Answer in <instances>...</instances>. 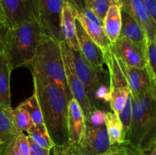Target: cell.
<instances>
[{
	"mask_svg": "<svg viewBox=\"0 0 156 155\" xmlns=\"http://www.w3.org/2000/svg\"><path fill=\"white\" fill-rule=\"evenodd\" d=\"M15 147L21 155H30V146L28 136L23 132L20 133L14 138Z\"/></svg>",
	"mask_w": 156,
	"mask_h": 155,
	"instance_id": "4dcf8cb0",
	"label": "cell"
},
{
	"mask_svg": "<svg viewBox=\"0 0 156 155\" xmlns=\"http://www.w3.org/2000/svg\"><path fill=\"white\" fill-rule=\"evenodd\" d=\"M155 43H156V35H155Z\"/></svg>",
	"mask_w": 156,
	"mask_h": 155,
	"instance_id": "b9f144b4",
	"label": "cell"
},
{
	"mask_svg": "<svg viewBox=\"0 0 156 155\" xmlns=\"http://www.w3.org/2000/svg\"><path fill=\"white\" fill-rule=\"evenodd\" d=\"M36 93L44 126L54 146L70 145L67 129L69 100L57 86L45 76L32 71Z\"/></svg>",
	"mask_w": 156,
	"mask_h": 155,
	"instance_id": "6da1fadb",
	"label": "cell"
},
{
	"mask_svg": "<svg viewBox=\"0 0 156 155\" xmlns=\"http://www.w3.org/2000/svg\"><path fill=\"white\" fill-rule=\"evenodd\" d=\"M119 37H125L140 45L146 46L148 39L141 26L127 12L122 10V26Z\"/></svg>",
	"mask_w": 156,
	"mask_h": 155,
	"instance_id": "d6986e66",
	"label": "cell"
},
{
	"mask_svg": "<svg viewBox=\"0 0 156 155\" xmlns=\"http://www.w3.org/2000/svg\"><path fill=\"white\" fill-rule=\"evenodd\" d=\"M98 155H129L126 147L123 145L111 146L108 150Z\"/></svg>",
	"mask_w": 156,
	"mask_h": 155,
	"instance_id": "836d02e7",
	"label": "cell"
},
{
	"mask_svg": "<svg viewBox=\"0 0 156 155\" xmlns=\"http://www.w3.org/2000/svg\"><path fill=\"white\" fill-rule=\"evenodd\" d=\"M105 63L108 68L111 88H123L128 87L125 75L124 63L116 54L113 45H111L104 51Z\"/></svg>",
	"mask_w": 156,
	"mask_h": 155,
	"instance_id": "ac0fdd59",
	"label": "cell"
},
{
	"mask_svg": "<svg viewBox=\"0 0 156 155\" xmlns=\"http://www.w3.org/2000/svg\"><path fill=\"white\" fill-rule=\"evenodd\" d=\"M130 96L132 121L123 144L150 151L156 142V87L145 94Z\"/></svg>",
	"mask_w": 156,
	"mask_h": 155,
	"instance_id": "7a4b0ae2",
	"label": "cell"
},
{
	"mask_svg": "<svg viewBox=\"0 0 156 155\" xmlns=\"http://www.w3.org/2000/svg\"><path fill=\"white\" fill-rule=\"evenodd\" d=\"M147 67L156 84V43L155 41H148L147 48Z\"/></svg>",
	"mask_w": 156,
	"mask_h": 155,
	"instance_id": "f546056e",
	"label": "cell"
},
{
	"mask_svg": "<svg viewBox=\"0 0 156 155\" xmlns=\"http://www.w3.org/2000/svg\"><path fill=\"white\" fill-rule=\"evenodd\" d=\"M118 3L119 0H86V8L103 21L110 7Z\"/></svg>",
	"mask_w": 156,
	"mask_h": 155,
	"instance_id": "4316f807",
	"label": "cell"
},
{
	"mask_svg": "<svg viewBox=\"0 0 156 155\" xmlns=\"http://www.w3.org/2000/svg\"><path fill=\"white\" fill-rule=\"evenodd\" d=\"M52 150H53V155H80L74 146L71 144L66 147L54 146Z\"/></svg>",
	"mask_w": 156,
	"mask_h": 155,
	"instance_id": "1f68e13d",
	"label": "cell"
},
{
	"mask_svg": "<svg viewBox=\"0 0 156 155\" xmlns=\"http://www.w3.org/2000/svg\"><path fill=\"white\" fill-rule=\"evenodd\" d=\"M38 20L44 33L58 42L64 41L61 30V11L63 0H37Z\"/></svg>",
	"mask_w": 156,
	"mask_h": 155,
	"instance_id": "8992f818",
	"label": "cell"
},
{
	"mask_svg": "<svg viewBox=\"0 0 156 155\" xmlns=\"http://www.w3.org/2000/svg\"><path fill=\"white\" fill-rule=\"evenodd\" d=\"M106 112V111L102 109H93L85 117V125L95 127L105 126Z\"/></svg>",
	"mask_w": 156,
	"mask_h": 155,
	"instance_id": "f1b7e54d",
	"label": "cell"
},
{
	"mask_svg": "<svg viewBox=\"0 0 156 155\" xmlns=\"http://www.w3.org/2000/svg\"><path fill=\"white\" fill-rule=\"evenodd\" d=\"M63 2L71 5L77 12H80L86 9V0H63Z\"/></svg>",
	"mask_w": 156,
	"mask_h": 155,
	"instance_id": "8d00e7d4",
	"label": "cell"
},
{
	"mask_svg": "<svg viewBox=\"0 0 156 155\" xmlns=\"http://www.w3.org/2000/svg\"><path fill=\"white\" fill-rule=\"evenodd\" d=\"M122 10L127 12L143 29L148 41H155L156 24L147 11L143 0H119Z\"/></svg>",
	"mask_w": 156,
	"mask_h": 155,
	"instance_id": "8fae6325",
	"label": "cell"
},
{
	"mask_svg": "<svg viewBox=\"0 0 156 155\" xmlns=\"http://www.w3.org/2000/svg\"><path fill=\"white\" fill-rule=\"evenodd\" d=\"M76 36L79 46V50L87 62L95 67H102L105 64L104 52L91 38L76 19Z\"/></svg>",
	"mask_w": 156,
	"mask_h": 155,
	"instance_id": "5bb4252c",
	"label": "cell"
},
{
	"mask_svg": "<svg viewBox=\"0 0 156 155\" xmlns=\"http://www.w3.org/2000/svg\"><path fill=\"white\" fill-rule=\"evenodd\" d=\"M0 155H1V154H0Z\"/></svg>",
	"mask_w": 156,
	"mask_h": 155,
	"instance_id": "7bdbcfd3",
	"label": "cell"
},
{
	"mask_svg": "<svg viewBox=\"0 0 156 155\" xmlns=\"http://www.w3.org/2000/svg\"><path fill=\"white\" fill-rule=\"evenodd\" d=\"M9 27L5 22L0 21V53H3L5 50L6 35Z\"/></svg>",
	"mask_w": 156,
	"mask_h": 155,
	"instance_id": "e575fe53",
	"label": "cell"
},
{
	"mask_svg": "<svg viewBox=\"0 0 156 155\" xmlns=\"http://www.w3.org/2000/svg\"><path fill=\"white\" fill-rule=\"evenodd\" d=\"M30 65L33 71L45 76L63 92L69 101L73 98L67 84L59 43L43 33Z\"/></svg>",
	"mask_w": 156,
	"mask_h": 155,
	"instance_id": "277c9868",
	"label": "cell"
},
{
	"mask_svg": "<svg viewBox=\"0 0 156 155\" xmlns=\"http://www.w3.org/2000/svg\"><path fill=\"white\" fill-rule=\"evenodd\" d=\"M112 45L116 54L126 65L138 68H146L147 46H143L125 37H119Z\"/></svg>",
	"mask_w": 156,
	"mask_h": 155,
	"instance_id": "9c48e42d",
	"label": "cell"
},
{
	"mask_svg": "<svg viewBox=\"0 0 156 155\" xmlns=\"http://www.w3.org/2000/svg\"><path fill=\"white\" fill-rule=\"evenodd\" d=\"M72 52L76 74L85 86L87 95L88 96L96 85L108 72L104 69L103 67L93 66L87 62L80 50H72Z\"/></svg>",
	"mask_w": 156,
	"mask_h": 155,
	"instance_id": "30bf717a",
	"label": "cell"
},
{
	"mask_svg": "<svg viewBox=\"0 0 156 155\" xmlns=\"http://www.w3.org/2000/svg\"><path fill=\"white\" fill-rule=\"evenodd\" d=\"M13 119L15 126L21 132H27L34 125L28 112L21 106L13 109Z\"/></svg>",
	"mask_w": 156,
	"mask_h": 155,
	"instance_id": "484cf974",
	"label": "cell"
},
{
	"mask_svg": "<svg viewBox=\"0 0 156 155\" xmlns=\"http://www.w3.org/2000/svg\"><path fill=\"white\" fill-rule=\"evenodd\" d=\"M27 134L28 137L44 148L52 150L54 147V144L52 141L44 124L34 125L27 132Z\"/></svg>",
	"mask_w": 156,
	"mask_h": 155,
	"instance_id": "cb8c5ba5",
	"label": "cell"
},
{
	"mask_svg": "<svg viewBox=\"0 0 156 155\" xmlns=\"http://www.w3.org/2000/svg\"><path fill=\"white\" fill-rule=\"evenodd\" d=\"M123 146L126 147L129 155H156L155 153L151 151H140V150H136V149L133 148L130 146L126 145V144H123Z\"/></svg>",
	"mask_w": 156,
	"mask_h": 155,
	"instance_id": "74e56055",
	"label": "cell"
},
{
	"mask_svg": "<svg viewBox=\"0 0 156 155\" xmlns=\"http://www.w3.org/2000/svg\"><path fill=\"white\" fill-rule=\"evenodd\" d=\"M21 132L14 122L12 106L0 105V154L3 155L9 144Z\"/></svg>",
	"mask_w": 156,
	"mask_h": 155,
	"instance_id": "e0dca14e",
	"label": "cell"
},
{
	"mask_svg": "<svg viewBox=\"0 0 156 155\" xmlns=\"http://www.w3.org/2000/svg\"><path fill=\"white\" fill-rule=\"evenodd\" d=\"M119 118L123 126V133L125 136V142H126V138L129 133V128H130L131 121H132V100H131V96L129 95L127 99L126 105L122 109L120 113L119 114Z\"/></svg>",
	"mask_w": 156,
	"mask_h": 155,
	"instance_id": "83f0119b",
	"label": "cell"
},
{
	"mask_svg": "<svg viewBox=\"0 0 156 155\" xmlns=\"http://www.w3.org/2000/svg\"><path fill=\"white\" fill-rule=\"evenodd\" d=\"M74 147L80 155H98L108 150L111 144L106 126L95 127L85 125L80 143Z\"/></svg>",
	"mask_w": 156,
	"mask_h": 155,
	"instance_id": "ba28073f",
	"label": "cell"
},
{
	"mask_svg": "<svg viewBox=\"0 0 156 155\" xmlns=\"http://www.w3.org/2000/svg\"><path fill=\"white\" fill-rule=\"evenodd\" d=\"M2 5L9 27L38 20L37 0H2Z\"/></svg>",
	"mask_w": 156,
	"mask_h": 155,
	"instance_id": "52a82bcc",
	"label": "cell"
},
{
	"mask_svg": "<svg viewBox=\"0 0 156 155\" xmlns=\"http://www.w3.org/2000/svg\"><path fill=\"white\" fill-rule=\"evenodd\" d=\"M59 46L62 52L66 78L69 89L73 98L76 99V101L79 103L83 112L84 116L85 117L91 112V105L85 86L76 74L74 62H73V52L66 43L65 41L59 42Z\"/></svg>",
	"mask_w": 156,
	"mask_h": 155,
	"instance_id": "5b68a950",
	"label": "cell"
},
{
	"mask_svg": "<svg viewBox=\"0 0 156 155\" xmlns=\"http://www.w3.org/2000/svg\"><path fill=\"white\" fill-rule=\"evenodd\" d=\"M76 19L79 21L87 34L103 50V52L112 45L105 33L103 21L91 11L86 8L82 12H77Z\"/></svg>",
	"mask_w": 156,
	"mask_h": 155,
	"instance_id": "7c38bea8",
	"label": "cell"
},
{
	"mask_svg": "<svg viewBox=\"0 0 156 155\" xmlns=\"http://www.w3.org/2000/svg\"><path fill=\"white\" fill-rule=\"evenodd\" d=\"M21 107L25 109L30 114L34 124V125H42L44 124V119H43L42 112H41V106H40L39 101H38L36 93H34L31 97H29L23 103L19 105Z\"/></svg>",
	"mask_w": 156,
	"mask_h": 155,
	"instance_id": "d4e9b609",
	"label": "cell"
},
{
	"mask_svg": "<svg viewBox=\"0 0 156 155\" xmlns=\"http://www.w3.org/2000/svg\"><path fill=\"white\" fill-rule=\"evenodd\" d=\"M129 95L130 91L128 87L111 88L110 100V108L111 111L116 115H119L126 105Z\"/></svg>",
	"mask_w": 156,
	"mask_h": 155,
	"instance_id": "603a6c76",
	"label": "cell"
},
{
	"mask_svg": "<svg viewBox=\"0 0 156 155\" xmlns=\"http://www.w3.org/2000/svg\"><path fill=\"white\" fill-rule=\"evenodd\" d=\"M122 26V9L120 3L113 5L108 9L103 20V29L111 43L120 36Z\"/></svg>",
	"mask_w": 156,
	"mask_h": 155,
	"instance_id": "ffe728a7",
	"label": "cell"
},
{
	"mask_svg": "<svg viewBox=\"0 0 156 155\" xmlns=\"http://www.w3.org/2000/svg\"><path fill=\"white\" fill-rule=\"evenodd\" d=\"M43 33L37 20L9 27L4 52L12 70L31 64Z\"/></svg>",
	"mask_w": 156,
	"mask_h": 155,
	"instance_id": "3957f363",
	"label": "cell"
},
{
	"mask_svg": "<svg viewBox=\"0 0 156 155\" xmlns=\"http://www.w3.org/2000/svg\"><path fill=\"white\" fill-rule=\"evenodd\" d=\"M147 11L156 24V0H143Z\"/></svg>",
	"mask_w": 156,
	"mask_h": 155,
	"instance_id": "d590c367",
	"label": "cell"
},
{
	"mask_svg": "<svg viewBox=\"0 0 156 155\" xmlns=\"http://www.w3.org/2000/svg\"><path fill=\"white\" fill-rule=\"evenodd\" d=\"M105 126L111 146L123 145L125 143V136L118 115L112 111H108L106 112Z\"/></svg>",
	"mask_w": 156,
	"mask_h": 155,
	"instance_id": "7402d4cb",
	"label": "cell"
},
{
	"mask_svg": "<svg viewBox=\"0 0 156 155\" xmlns=\"http://www.w3.org/2000/svg\"><path fill=\"white\" fill-rule=\"evenodd\" d=\"M77 11L71 5L63 2L61 11V30L64 41L73 51H79V46L76 36V21Z\"/></svg>",
	"mask_w": 156,
	"mask_h": 155,
	"instance_id": "2e32d148",
	"label": "cell"
},
{
	"mask_svg": "<svg viewBox=\"0 0 156 155\" xmlns=\"http://www.w3.org/2000/svg\"><path fill=\"white\" fill-rule=\"evenodd\" d=\"M150 151L152 152V153H155V154H156V142L155 143V144H154V146H153V147H152V150H151Z\"/></svg>",
	"mask_w": 156,
	"mask_h": 155,
	"instance_id": "60d3db41",
	"label": "cell"
},
{
	"mask_svg": "<svg viewBox=\"0 0 156 155\" xmlns=\"http://www.w3.org/2000/svg\"><path fill=\"white\" fill-rule=\"evenodd\" d=\"M28 139L30 146V155H50L51 150L41 147L36 142H34L30 137H28Z\"/></svg>",
	"mask_w": 156,
	"mask_h": 155,
	"instance_id": "d6a6232c",
	"label": "cell"
},
{
	"mask_svg": "<svg viewBox=\"0 0 156 155\" xmlns=\"http://www.w3.org/2000/svg\"><path fill=\"white\" fill-rule=\"evenodd\" d=\"M3 155H21L18 153V150L15 149V144H14V139L13 141L9 144V145L8 146V147L6 148L5 151L4 152Z\"/></svg>",
	"mask_w": 156,
	"mask_h": 155,
	"instance_id": "f35d334b",
	"label": "cell"
},
{
	"mask_svg": "<svg viewBox=\"0 0 156 155\" xmlns=\"http://www.w3.org/2000/svg\"><path fill=\"white\" fill-rule=\"evenodd\" d=\"M11 68L5 52L0 53V105L11 106Z\"/></svg>",
	"mask_w": 156,
	"mask_h": 155,
	"instance_id": "44dd1931",
	"label": "cell"
},
{
	"mask_svg": "<svg viewBox=\"0 0 156 155\" xmlns=\"http://www.w3.org/2000/svg\"><path fill=\"white\" fill-rule=\"evenodd\" d=\"M124 70L128 88L132 96L145 94L156 87L147 66L146 68H138L124 63Z\"/></svg>",
	"mask_w": 156,
	"mask_h": 155,
	"instance_id": "4fadbf2b",
	"label": "cell"
},
{
	"mask_svg": "<svg viewBox=\"0 0 156 155\" xmlns=\"http://www.w3.org/2000/svg\"><path fill=\"white\" fill-rule=\"evenodd\" d=\"M0 21H2V22H5V18L4 12H3L2 9V0H0Z\"/></svg>",
	"mask_w": 156,
	"mask_h": 155,
	"instance_id": "ab89813d",
	"label": "cell"
},
{
	"mask_svg": "<svg viewBox=\"0 0 156 155\" xmlns=\"http://www.w3.org/2000/svg\"><path fill=\"white\" fill-rule=\"evenodd\" d=\"M85 129V116L76 99L72 98L68 103L67 129L71 145H78L80 143Z\"/></svg>",
	"mask_w": 156,
	"mask_h": 155,
	"instance_id": "9a60e30c",
	"label": "cell"
}]
</instances>
